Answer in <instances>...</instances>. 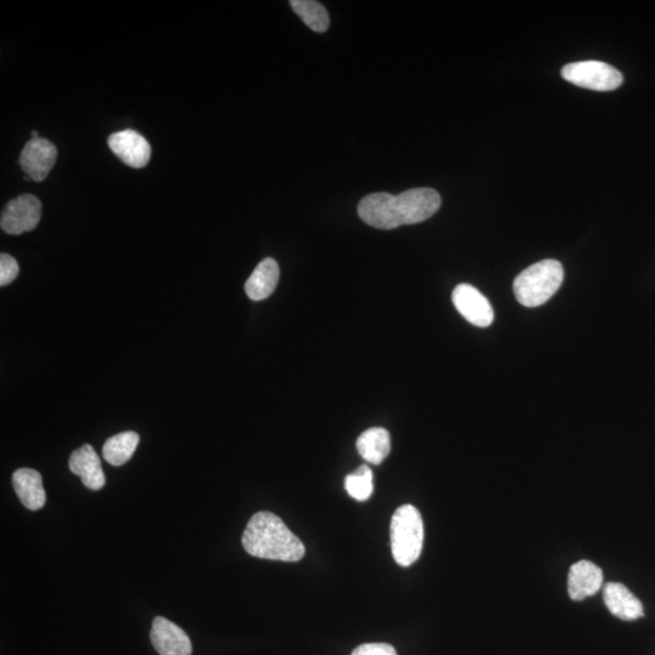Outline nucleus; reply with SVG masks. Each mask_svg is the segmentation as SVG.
Listing matches in <instances>:
<instances>
[{"mask_svg": "<svg viewBox=\"0 0 655 655\" xmlns=\"http://www.w3.org/2000/svg\"><path fill=\"white\" fill-rule=\"evenodd\" d=\"M108 146L121 161L134 169L146 167L151 158V146L148 141L134 130H123L112 134Z\"/></svg>", "mask_w": 655, "mask_h": 655, "instance_id": "nucleus-9", "label": "nucleus"}, {"mask_svg": "<svg viewBox=\"0 0 655 655\" xmlns=\"http://www.w3.org/2000/svg\"><path fill=\"white\" fill-rule=\"evenodd\" d=\"M358 453L370 464L379 465L391 451L390 434L383 427L364 431L357 440Z\"/></svg>", "mask_w": 655, "mask_h": 655, "instance_id": "nucleus-16", "label": "nucleus"}, {"mask_svg": "<svg viewBox=\"0 0 655 655\" xmlns=\"http://www.w3.org/2000/svg\"><path fill=\"white\" fill-rule=\"evenodd\" d=\"M242 544L249 555L265 560L298 562L305 556L301 540L289 531L281 518L267 511L250 518Z\"/></svg>", "mask_w": 655, "mask_h": 655, "instance_id": "nucleus-2", "label": "nucleus"}, {"mask_svg": "<svg viewBox=\"0 0 655 655\" xmlns=\"http://www.w3.org/2000/svg\"><path fill=\"white\" fill-rule=\"evenodd\" d=\"M345 488L350 497L358 501H366L373 494V472L367 465L352 472L345 480Z\"/></svg>", "mask_w": 655, "mask_h": 655, "instance_id": "nucleus-19", "label": "nucleus"}, {"mask_svg": "<svg viewBox=\"0 0 655 655\" xmlns=\"http://www.w3.org/2000/svg\"><path fill=\"white\" fill-rule=\"evenodd\" d=\"M453 304L461 316L476 327L486 328L494 321L491 303L480 290L470 284H459L452 294Z\"/></svg>", "mask_w": 655, "mask_h": 655, "instance_id": "nucleus-7", "label": "nucleus"}, {"mask_svg": "<svg viewBox=\"0 0 655 655\" xmlns=\"http://www.w3.org/2000/svg\"><path fill=\"white\" fill-rule=\"evenodd\" d=\"M352 655H397V652L387 643H366V645L357 647Z\"/></svg>", "mask_w": 655, "mask_h": 655, "instance_id": "nucleus-21", "label": "nucleus"}, {"mask_svg": "<svg viewBox=\"0 0 655 655\" xmlns=\"http://www.w3.org/2000/svg\"><path fill=\"white\" fill-rule=\"evenodd\" d=\"M565 279L560 261L543 260L522 271L514 282L518 303L526 307L544 305L555 295Z\"/></svg>", "mask_w": 655, "mask_h": 655, "instance_id": "nucleus-3", "label": "nucleus"}, {"mask_svg": "<svg viewBox=\"0 0 655 655\" xmlns=\"http://www.w3.org/2000/svg\"><path fill=\"white\" fill-rule=\"evenodd\" d=\"M312 31L324 33L328 31L330 20L326 8L315 0H292L289 3Z\"/></svg>", "mask_w": 655, "mask_h": 655, "instance_id": "nucleus-18", "label": "nucleus"}, {"mask_svg": "<svg viewBox=\"0 0 655 655\" xmlns=\"http://www.w3.org/2000/svg\"><path fill=\"white\" fill-rule=\"evenodd\" d=\"M603 585L602 569L590 561H579L569 569L568 594L573 601L594 596Z\"/></svg>", "mask_w": 655, "mask_h": 655, "instance_id": "nucleus-11", "label": "nucleus"}, {"mask_svg": "<svg viewBox=\"0 0 655 655\" xmlns=\"http://www.w3.org/2000/svg\"><path fill=\"white\" fill-rule=\"evenodd\" d=\"M70 470L74 475L81 477L85 487L91 491H100L105 487L106 477L102 470L101 460L93 446L84 444L76 449L70 457Z\"/></svg>", "mask_w": 655, "mask_h": 655, "instance_id": "nucleus-12", "label": "nucleus"}, {"mask_svg": "<svg viewBox=\"0 0 655 655\" xmlns=\"http://www.w3.org/2000/svg\"><path fill=\"white\" fill-rule=\"evenodd\" d=\"M424 545V522L413 505L397 509L391 521L392 555L398 565L412 566L418 561Z\"/></svg>", "mask_w": 655, "mask_h": 655, "instance_id": "nucleus-4", "label": "nucleus"}, {"mask_svg": "<svg viewBox=\"0 0 655 655\" xmlns=\"http://www.w3.org/2000/svg\"><path fill=\"white\" fill-rule=\"evenodd\" d=\"M153 647L161 655H191L190 637L180 626L163 617L153 620L151 630Z\"/></svg>", "mask_w": 655, "mask_h": 655, "instance_id": "nucleus-10", "label": "nucleus"}, {"mask_svg": "<svg viewBox=\"0 0 655 655\" xmlns=\"http://www.w3.org/2000/svg\"><path fill=\"white\" fill-rule=\"evenodd\" d=\"M279 282V267L276 260L267 258L255 267L252 276L246 282L248 298L261 301L270 298Z\"/></svg>", "mask_w": 655, "mask_h": 655, "instance_id": "nucleus-15", "label": "nucleus"}, {"mask_svg": "<svg viewBox=\"0 0 655 655\" xmlns=\"http://www.w3.org/2000/svg\"><path fill=\"white\" fill-rule=\"evenodd\" d=\"M41 218V201L32 195H22L5 205L0 226L9 235H21L36 229Z\"/></svg>", "mask_w": 655, "mask_h": 655, "instance_id": "nucleus-6", "label": "nucleus"}, {"mask_svg": "<svg viewBox=\"0 0 655 655\" xmlns=\"http://www.w3.org/2000/svg\"><path fill=\"white\" fill-rule=\"evenodd\" d=\"M20 267L13 256L3 253L0 255V286H9L19 276Z\"/></svg>", "mask_w": 655, "mask_h": 655, "instance_id": "nucleus-20", "label": "nucleus"}, {"mask_svg": "<svg viewBox=\"0 0 655 655\" xmlns=\"http://www.w3.org/2000/svg\"><path fill=\"white\" fill-rule=\"evenodd\" d=\"M58 158V150L49 140L36 139L27 142L21 152L20 165L26 180L41 182L47 179Z\"/></svg>", "mask_w": 655, "mask_h": 655, "instance_id": "nucleus-8", "label": "nucleus"}, {"mask_svg": "<svg viewBox=\"0 0 655 655\" xmlns=\"http://www.w3.org/2000/svg\"><path fill=\"white\" fill-rule=\"evenodd\" d=\"M139 442L140 436L136 432H122V434L108 438L104 448H102V455H104L108 464L122 466L133 458Z\"/></svg>", "mask_w": 655, "mask_h": 655, "instance_id": "nucleus-17", "label": "nucleus"}, {"mask_svg": "<svg viewBox=\"0 0 655 655\" xmlns=\"http://www.w3.org/2000/svg\"><path fill=\"white\" fill-rule=\"evenodd\" d=\"M603 600H605L608 611L614 617L626 620V622L640 619L645 615L642 602L623 584H606L603 588Z\"/></svg>", "mask_w": 655, "mask_h": 655, "instance_id": "nucleus-13", "label": "nucleus"}, {"mask_svg": "<svg viewBox=\"0 0 655 655\" xmlns=\"http://www.w3.org/2000/svg\"><path fill=\"white\" fill-rule=\"evenodd\" d=\"M13 487L17 498L28 510H41L47 501L42 475L36 470L26 467L16 470L13 475Z\"/></svg>", "mask_w": 655, "mask_h": 655, "instance_id": "nucleus-14", "label": "nucleus"}, {"mask_svg": "<svg viewBox=\"0 0 655 655\" xmlns=\"http://www.w3.org/2000/svg\"><path fill=\"white\" fill-rule=\"evenodd\" d=\"M440 207V193L424 187L397 196L386 192L372 193L358 204V215L375 229L393 230L430 219Z\"/></svg>", "mask_w": 655, "mask_h": 655, "instance_id": "nucleus-1", "label": "nucleus"}, {"mask_svg": "<svg viewBox=\"0 0 655 655\" xmlns=\"http://www.w3.org/2000/svg\"><path fill=\"white\" fill-rule=\"evenodd\" d=\"M562 77L577 87L612 91L622 87L624 77L617 68L601 61L573 62L562 68Z\"/></svg>", "mask_w": 655, "mask_h": 655, "instance_id": "nucleus-5", "label": "nucleus"}]
</instances>
